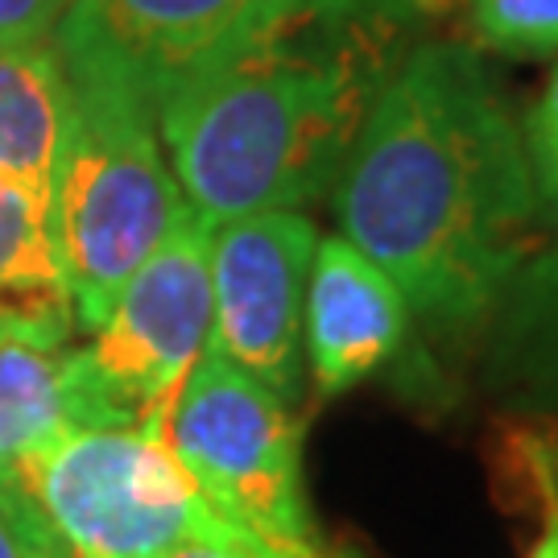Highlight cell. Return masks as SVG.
Returning a JSON list of instances; mask_svg holds the SVG:
<instances>
[{"instance_id": "cell-1", "label": "cell", "mask_w": 558, "mask_h": 558, "mask_svg": "<svg viewBox=\"0 0 558 558\" xmlns=\"http://www.w3.org/2000/svg\"><path fill=\"white\" fill-rule=\"evenodd\" d=\"M331 195L339 236L393 278L410 319L459 343L476 339L542 220L521 120L459 41L401 54Z\"/></svg>"}, {"instance_id": "cell-2", "label": "cell", "mask_w": 558, "mask_h": 558, "mask_svg": "<svg viewBox=\"0 0 558 558\" xmlns=\"http://www.w3.org/2000/svg\"><path fill=\"white\" fill-rule=\"evenodd\" d=\"M393 41L398 13L377 0H306L274 38L191 83L158 112L186 207L216 228L327 199L401 62Z\"/></svg>"}, {"instance_id": "cell-3", "label": "cell", "mask_w": 558, "mask_h": 558, "mask_svg": "<svg viewBox=\"0 0 558 558\" xmlns=\"http://www.w3.org/2000/svg\"><path fill=\"white\" fill-rule=\"evenodd\" d=\"M75 92V117L62 145L50 223L75 302V327L96 331L129 278L182 220L174 170L158 120L100 92Z\"/></svg>"}, {"instance_id": "cell-4", "label": "cell", "mask_w": 558, "mask_h": 558, "mask_svg": "<svg viewBox=\"0 0 558 558\" xmlns=\"http://www.w3.org/2000/svg\"><path fill=\"white\" fill-rule=\"evenodd\" d=\"M34 497L75 558H161L182 546L278 558L207 505L158 430H66L34 468Z\"/></svg>"}, {"instance_id": "cell-5", "label": "cell", "mask_w": 558, "mask_h": 558, "mask_svg": "<svg viewBox=\"0 0 558 558\" xmlns=\"http://www.w3.org/2000/svg\"><path fill=\"white\" fill-rule=\"evenodd\" d=\"M211 343V223L191 207L129 278L87 348L66 352L75 426L166 435L186 377Z\"/></svg>"}, {"instance_id": "cell-6", "label": "cell", "mask_w": 558, "mask_h": 558, "mask_svg": "<svg viewBox=\"0 0 558 558\" xmlns=\"http://www.w3.org/2000/svg\"><path fill=\"white\" fill-rule=\"evenodd\" d=\"M166 442L220 518L278 558H323L302 484L299 422L260 380L207 348L174 401Z\"/></svg>"}, {"instance_id": "cell-7", "label": "cell", "mask_w": 558, "mask_h": 558, "mask_svg": "<svg viewBox=\"0 0 558 558\" xmlns=\"http://www.w3.org/2000/svg\"><path fill=\"white\" fill-rule=\"evenodd\" d=\"M306 0H75L54 29L71 87L158 120L191 83L274 38Z\"/></svg>"}, {"instance_id": "cell-8", "label": "cell", "mask_w": 558, "mask_h": 558, "mask_svg": "<svg viewBox=\"0 0 558 558\" xmlns=\"http://www.w3.org/2000/svg\"><path fill=\"white\" fill-rule=\"evenodd\" d=\"M319 228L302 211H260L211 228V352L294 405L302 319Z\"/></svg>"}, {"instance_id": "cell-9", "label": "cell", "mask_w": 558, "mask_h": 558, "mask_svg": "<svg viewBox=\"0 0 558 558\" xmlns=\"http://www.w3.org/2000/svg\"><path fill=\"white\" fill-rule=\"evenodd\" d=\"M306 352L327 398L348 393L393 356L410 327V306L393 278L352 240L319 236L306 281Z\"/></svg>"}, {"instance_id": "cell-10", "label": "cell", "mask_w": 558, "mask_h": 558, "mask_svg": "<svg viewBox=\"0 0 558 558\" xmlns=\"http://www.w3.org/2000/svg\"><path fill=\"white\" fill-rule=\"evenodd\" d=\"M66 430V348L0 331V513L29 558H75L34 497V468Z\"/></svg>"}, {"instance_id": "cell-11", "label": "cell", "mask_w": 558, "mask_h": 558, "mask_svg": "<svg viewBox=\"0 0 558 558\" xmlns=\"http://www.w3.org/2000/svg\"><path fill=\"white\" fill-rule=\"evenodd\" d=\"M472 343L476 377L500 410L558 418V240L521 260Z\"/></svg>"}, {"instance_id": "cell-12", "label": "cell", "mask_w": 558, "mask_h": 558, "mask_svg": "<svg viewBox=\"0 0 558 558\" xmlns=\"http://www.w3.org/2000/svg\"><path fill=\"white\" fill-rule=\"evenodd\" d=\"M0 331L66 348L75 302L62 274L50 199L0 174Z\"/></svg>"}, {"instance_id": "cell-13", "label": "cell", "mask_w": 558, "mask_h": 558, "mask_svg": "<svg viewBox=\"0 0 558 558\" xmlns=\"http://www.w3.org/2000/svg\"><path fill=\"white\" fill-rule=\"evenodd\" d=\"M75 117V92L54 41L0 46V174L50 199Z\"/></svg>"}, {"instance_id": "cell-14", "label": "cell", "mask_w": 558, "mask_h": 558, "mask_svg": "<svg viewBox=\"0 0 558 558\" xmlns=\"http://www.w3.org/2000/svg\"><path fill=\"white\" fill-rule=\"evenodd\" d=\"M472 34L513 59L558 54V0H463Z\"/></svg>"}, {"instance_id": "cell-15", "label": "cell", "mask_w": 558, "mask_h": 558, "mask_svg": "<svg viewBox=\"0 0 558 558\" xmlns=\"http://www.w3.org/2000/svg\"><path fill=\"white\" fill-rule=\"evenodd\" d=\"M521 137H525V158H530V174L538 191L542 220L558 228V66L521 120Z\"/></svg>"}, {"instance_id": "cell-16", "label": "cell", "mask_w": 558, "mask_h": 558, "mask_svg": "<svg viewBox=\"0 0 558 558\" xmlns=\"http://www.w3.org/2000/svg\"><path fill=\"white\" fill-rule=\"evenodd\" d=\"M75 0H0V46L50 41Z\"/></svg>"}, {"instance_id": "cell-17", "label": "cell", "mask_w": 558, "mask_h": 558, "mask_svg": "<svg viewBox=\"0 0 558 558\" xmlns=\"http://www.w3.org/2000/svg\"><path fill=\"white\" fill-rule=\"evenodd\" d=\"M518 447H521V459H525V472H530L534 488H538V505H542V530L538 538H534V546H530V558H558V488L555 480H550V472H546L542 456L525 442V435L518 439Z\"/></svg>"}, {"instance_id": "cell-18", "label": "cell", "mask_w": 558, "mask_h": 558, "mask_svg": "<svg viewBox=\"0 0 558 558\" xmlns=\"http://www.w3.org/2000/svg\"><path fill=\"white\" fill-rule=\"evenodd\" d=\"M521 435H525V442L542 456V463H546V472H550V480H555V488H558V418L525 426Z\"/></svg>"}, {"instance_id": "cell-19", "label": "cell", "mask_w": 558, "mask_h": 558, "mask_svg": "<svg viewBox=\"0 0 558 558\" xmlns=\"http://www.w3.org/2000/svg\"><path fill=\"white\" fill-rule=\"evenodd\" d=\"M0 558H29L25 546L17 542V534H13V525L4 521V513H0Z\"/></svg>"}, {"instance_id": "cell-20", "label": "cell", "mask_w": 558, "mask_h": 558, "mask_svg": "<svg viewBox=\"0 0 558 558\" xmlns=\"http://www.w3.org/2000/svg\"><path fill=\"white\" fill-rule=\"evenodd\" d=\"M161 558H248V555H232V550H211V546H182V550H170Z\"/></svg>"}]
</instances>
